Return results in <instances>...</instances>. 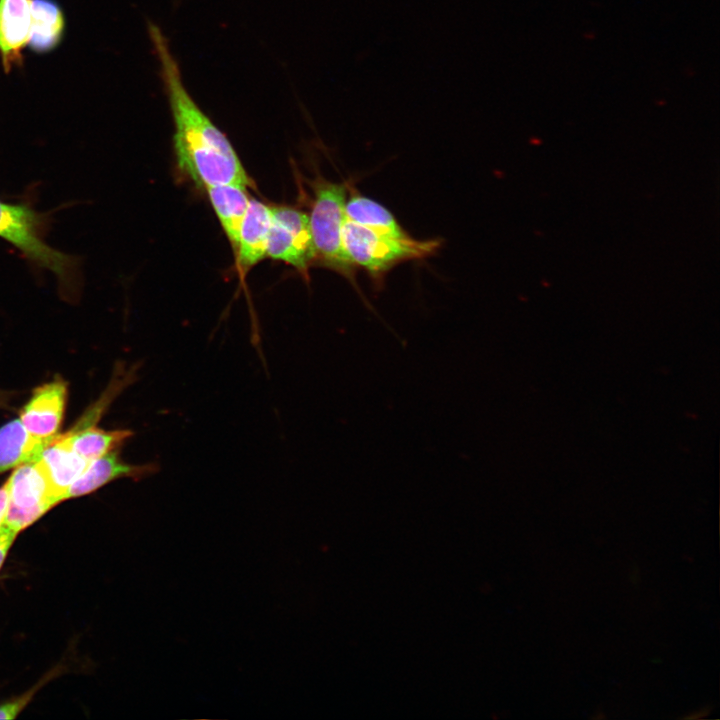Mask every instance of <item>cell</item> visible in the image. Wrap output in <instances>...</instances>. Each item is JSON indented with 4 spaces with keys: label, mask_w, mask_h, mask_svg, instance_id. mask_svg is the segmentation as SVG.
Masks as SVG:
<instances>
[{
    "label": "cell",
    "mask_w": 720,
    "mask_h": 720,
    "mask_svg": "<svg viewBox=\"0 0 720 720\" xmlns=\"http://www.w3.org/2000/svg\"><path fill=\"white\" fill-rule=\"evenodd\" d=\"M148 34L160 64L173 119L178 168L204 189L228 183L249 185V177L230 141L186 89L179 64L161 28L149 23Z\"/></svg>",
    "instance_id": "obj_1"
},
{
    "label": "cell",
    "mask_w": 720,
    "mask_h": 720,
    "mask_svg": "<svg viewBox=\"0 0 720 720\" xmlns=\"http://www.w3.org/2000/svg\"><path fill=\"white\" fill-rule=\"evenodd\" d=\"M45 217L25 203L0 200V238L15 246L26 259L49 270L57 279L64 297H73L80 288L77 257L63 253L44 240Z\"/></svg>",
    "instance_id": "obj_2"
},
{
    "label": "cell",
    "mask_w": 720,
    "mask_h": 720,
    "mask_svg": "<svg viewBox=\"0 0 720 720\" xmlns=\"http://www.w3.org/2000/svg\"><path fill=\"white\" fill-rule=\"evenodd\" d=\"M351 182H332L317 175L310 182L313 191L310 228L315 249V263L345 277L360 293L355 278L356 266L345 251L342 229L345 202Z\"/></svg>",
    "instance_id": "obj_3"
},
{
    "label": "cell",
    "mask_w": 720,
    "mask_h": 720,
    "mask_svg": "<svg viewBox=\"0 0 720 720\" xmlns=\"http://www.w3.org/2000/svg\"><path fill=\"white\" fill-rule=\"evenodd\" d=\"M343 246L355 266L365 269L376 281L404 261L429 257L437 252L442 240H417L410 235L395 236L356 224L345 218Z\"/></svg>",
    "instance_id": "obj_4"
},
{
    "label": "cell",
    "mask_w": 720,
    "mask_h": 720,
    "mask_svg": "<svg viewBox=\"0 0 720 720\" xmlns=\"http://www.w3.org/2000/svg\"><path fill=\"white\" fill-rule=\"evenodd\" d=\"M266 256L294 267L307 277L315 264L309 216L292 206H271V225Z\"/></svg>",
    "instance_id": "obj_5"
},
{
    "label": "cell",
    "mask_w": 720,
    "mask_h": 720,
    "mask_svg": "<svg viewBox=\"0 0 720 720\" xmlns=\"http://www.w3.org/2000/svg\"><path fill=\"white\" fill-rule=\"evenodd\" d=\"M7 483L9 506L5 522L18 532L57 505L38 460L16 467Z\"/></svg>",
    "instance_id": "obj_6"
},
{
    "label": "cell",
    "mask_w": 720,
    "mask_h": 720,
    "mask_svg": "<svg viewBox=\"0 0 720 720\" xmlns=\"http://www.w3.org/2000/svg\"><path fill=\"white\" fill-rule=\"evenodd\" d=\"M68 385L62 378L38 386L20 411L19 419L33 436L50 440L62 425Z\"/></svg>",
    "instance_id": "obj_7"
},
{
    "label": "cell",
    "mask_w": 720,
    "mask_h": 720,
    "mask_svg": "<svg viewBox=\"0 0 720 720\" xmlns=\"http://www.w3.org/2000/svg\"><path fill=\"white\" fill-rule=\"evenodd\" d=\"M158 471L157 463L131 464L123 461L119 449H116L89 462L82 474L69 487L65 500L90 494L121 478L138 481Z\"/></svg>",
    "instance_id": "obj_8"
},
{
    "label": "cell",
    "mask_w": 720,
    "mask_h": 720,
    "mask_svg": "<svg viewBox=\"0 0 720 720\" xmlns=\"http://www.w3.org/2000/svg\"><path fill=\"white\" fill-rule=\"evenodd\" d=\"M31 30V0H0V60L5 73L23 66Z\"/></svg>",
    "instance_id": "obj_9"
},
{
    "label": "cell",
    "mask_w": 720,
    "mask_h": 720,
    "mask_svg": "<svg viewBox=\"0 0 720 720\" xmlns=\"http://www.w3.org/2000/svg\"><path fill=\"white\" fill-rule=\"evenodd\" d=\"M50 484L56 504L65 500L69 487L89 462L78 455L63 434H57L37 459Z\"/></svg>",
    "instance_id": "obj_10"
},
{
    "label": "cell",
    "mask_w": 720,
    "mask_h": 720,
    "mask_svg": "<svg viewBox=\"0 0 720 720\" xmlns=\"http://www.w3.org/2000/svg\"><path fill=\"white\" fill-rule=\"evenodd\" d=\"M270 225L271 206L250 198L234 250L242 272L248 271L266 256Z\"/></svg>",
    "instance_id": "obj_11"
},
{
    "label": "cell",
    "mask_w": 720,
    "mask_h": 720,
    "mask_svg": "<svg viewBox=\"0 0 720 720\" xmlns=\"http://www.w3.org/2000/svg\"><path fill=\"white\" fill-rule=\"evenodd\" d=\"M66 20L56 0H31V30L27 47L36 54L54 51L62 43Z\"/></svg>",
    "instance_id": "obj_12"
},
{
    "label": "cell",
    "mask_w": 720,
    "mask_h": 720,
    "mask_svg": "<svg viewBox=\"0 0 720 720\" xmlns=\"http://www.w3.org/2000/svg\"><path fill=\"white\" fill-rule=\"evenodd\" d=\"M247 186L249 185L243 183H228L205 189L222 229L234 250L250 201Z\"/></svg>",
    "instance_id": "obj_13"
},
{
    "label": "cell",
    "mask_w": 720,
    "mask_h": 720,
    "mask_svg": "<svg viewBox=\"0 0 720 720\" xmlns=\"http://www.w3.org/2000/svg\"><path fill=\"white\" fill-rule=\"evenodd\" d=\"M52 439L33 436L19 418L5 423L0 427V474L37 460Z\"/></svg>",
    "instance_id": "obj_14"
},
{
    "label": "cell",
    "mask_w": 720,
    "mask_h": 720,
    "mask_svg": "<svg viewBox=\"0 0 720 720\" xmlns=\"http://www.w3.org/2000/svg\"><path fill=\"white\" fill-rule=\"evenodd\" d=\"M74 451L91 462L121 446L133 436L129 429L104 430L96 425L73 426L63 433Z\"/></svg>",
    "instance_id": "obj_15"
},
{
    "label": "cell",
    "mask_w": 720,
    "mask_h": 720,
    "mask_svg": "<svg viewBox=\"0 0 720 720\" xmlns=\"http://www.w3.org/2000/svg\"><path fill=\"white\" fill-rule=\"evenodd\" d=\"M344 212L347 220L375 231L395 236L408 235L386 207L360 194L352 184L349 188Z\"/></svg>",
    "instance_id": "obj_16"
},
{
    "label": "cell",
    "mask_w": 720,
    "mask_h": 720,
    "mask_svg": "<svg viewBox=\"0 0 720 720\" xmlns=\"http://www.w3.org/2000/svg\"><path fill=\"white\" fill-rule=\"evenodd\" d=\"M41 685H42V683H39L37 686H35L33 689H31L25 695H22L20 697H17L15 699L7 701L6 703L1 704L0 705V719H14L23 710L25 705L30 702L34 693L38 690V688Z\"/></svg>",
    "instance_id": "obj_17"
},
{
    "label": "cell",
    "mask_w": 720,
    "mask_h": 720,
    "mask_svg": "<svg viewBox=\"0 0 720 720\" xmlns=\"http://www.w3.org/2000/svg\"><path fill=\"white\" fill-rule=\"evenodd\" d=\"M18 534L19 532L6 522L0 526V569Z\"/></svg>",
    "instance_id": "obj_18"
},
{
    "label": "cell",
    "mask_w": 720,
    "mask_h": 720,
    "mask_svg": "<svg viewBox=\"0 0 720 720\" xmlns=\"http://www.w3.org/2000/svg\"><path fill=\"white\" fill-rule=\"evenodd\" d=\"M9 506V489L5 481L0 487V526L4 523Z\"/></svg>",
    "instance_id": "obj_19"
},
{
    "label": "cell",
    "mask_w": 720,
    "mask_h": 720,
    "mask_svg": "<svg viewBox=\"0 0 720 720\" xmlns=\"http://www.w3.org/2000/svg\"><path fill=\"white\" fill-rule=\"evenodd\" d=\"M710 707H703L701 709H698L696 711L691 712L689 715H686L685 719L695 720V719H701L706 717L710 713Z\"/></svg>",
    "instance_id": "obj_20"
},
{
    "label": "cell",
    "mask_w": 720,
    "mask_h": 720,
    "mask_svg": "<svg viewBox=\"0 0 720 720\" xmlns=\"http://www.w3.org/2000/svg\"><path fill=\"white\" fill-rule=\"evenodd\" d=\"M592 718L595 720H602L605 718V715L603 714V712H597L596 715H594Z\"/></svg>",
    "instance_id": "obj_21"
},
{
    "label": "cell",
    "mask_w": 720,
    "mask_h": 720,
    "mask_svg": "<svg viewBox=\"0 0 720 720\" xmlns=\"http://www.w3.org/2000/svg\"><path fill=\"white\" fill-rule=\"evenodd\" d=\"M0 405H1V399H0Z\"/></svg>",
    "instance_id": "obj_22"
}]
</instances>
